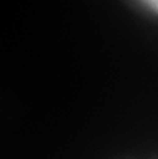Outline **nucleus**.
<instances>
[{
	"label": "nucleus",
	"instance_id": "obj_1",
	"mask_svg": "<svg viewBox=\"0 0 158 159\" xmlns=\"http://www.w3.org/2000/svg\"><path fill=\"white\" fill-rule=\"evenodd\" d=\"M144 5H147L150 10H153L155 13H158V0H141Z\"/></svg>",
	"mask_w": 158,
	"mask_h": 159
}]
</instances>
